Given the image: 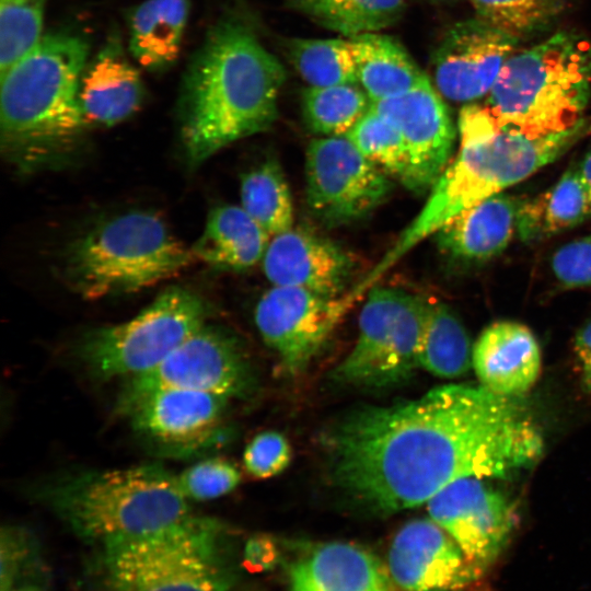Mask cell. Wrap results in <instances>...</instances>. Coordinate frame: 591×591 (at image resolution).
Masks as SVG:
<instances>
[{"label":"cell","instance_id":"obj_30","mask_svg":"<svg viewBox=\"0 0 591 591\" xmlns=\"http://www.w3.org/2000/svg\"><path fill=\"white\" fill-rule=\"evenodd\" d=\"M473 349L461 321L444 304H433L421 338L419 368L441 378H456L471 367Z\"/></svg>","mask_w":591,"mask_h":591},{"label":"cell","instance_id":"obj_39","mask_svg":"<svg viewBox=\"0 0 591 591\" xmlns=\"http://www.w3.org/2000/svg\"><path fill=\"white\" fill-rule=\"evenodd\" d=\"M27 552L25 534L18 529L8 528L1 534V589L5 591L12 584L22 555Z\"/></svg>","mask_w":591,"mask_h":591},{"label":"cell","instance_id":"obj_14","mask_svg":"<svg viewBox=\"0 0 591 591\" xmlns=\"http://www.w3.org/2000/svg\"><path fill=\"white\" fill-rule=\"evenodd\" d=\"M483 479L455 480L427 502L430 519L479 570L497 560L517 525L513 506Z\"/></svg>","mask_w":591,"mask_h":591},{"label":"cell","instance_id":"obj_38","mask_svg":"<svg viewBox=\"0 0 591 591\" xmlns=\"http://www.w3.org/2000/svg\"><path fill=\"white\" fill-rule=\"evenodd\" d=\"M555 278L567 288H591V236L573 240L552 257Z\"/></svg>","mask_w":591,"mask_h":591},{"label":"cell","instance_id":"obj_16","mask_svg":"<svg viewBox=\"0 0 591 591\" xmlns=\"http://www.w3.org/2000/svg\"><path fill=\"white\" fill-rule=\"evenodd\" d=\"M518 43L478 16L455 23L432 55L439 93L464 103L488 94Z\"/></svg>","mask_w":591,"mask_h":591},{"label":"cell","instance_id":"obj_4","mask_svg":"<svg viewBox=\"0 0 591 591\" xmlns=\"http://www.w3.org/2000/svg\"><path fill=\"white\" fill-rule=\"evenodd\" d=\"M89 44L76 33L45 34L0 72V142L22 172L61 164L81 142L85 120L79 93Z\"/></svg>","mask_w":591,"mask_h":591},{"label":"cell","instance_id":"obj_7","mask_svg":"<svg viewBox=\"0 0 591 591\" xmlns=\"http://www.w3.org/2000/svg\"><path fill=\"white\" fill-rule=\"evenodd\" d=\"M155 213L112 218L77 239L62 259L63 280L86 299L131 293L176 276L194 262Z\"/></svg>","mask_w":591,"mask_h":591},{"label":"cell","instance_id":"obj_15","mask_svg":"<svg viewBox=\"0 0 591 591\" xmlns=\"http://www.w3.org/2000/svg\"><path fill=\"white\" fill-rule=\"evenodd\" d=\"M440 95L424 73L407 92L371 104L403 136L409 161L405 186L415 193L432 188L452 155L455 128Z\"/></svg>","mask_w":591,"mask_h":591},{"label":"cell","instance_id":"obj_25","mask_svg":"<svg viewBox=\"0 0 591 591\" xmlns=\"http://www.w3.org/2000/svg\"><path fill=\"white\" fill-rule=\"evenodd\" d=\"M348 39L358 84L371 104L407 92L424 74L407 50L391 36L373 32Z\"/></svg>","mask_w":591,"mask_h":591},{"label":"cell","instance_id":"obj_12","mask_svg":"<svg viewBox=\"0 0 591 591\" xmlns=\"http://www.w3.org/2000/svg\"><path fill=\"white\" fill-rule=\"evenodd\" d=\"M306 202L327 225L359 220L389 196L387 174L364 158L346 137L310 142L305 155Z\"/></svg>","mask_w":591,"mask_h":591},{"label":"cell","instance_id":"obj_5","mask_svg":"<svg viewBox=\"0 0 591 591\" xmlns=\"http://www.w3.org/2000/svg\"><path fill=\"white\" fill-rule=\"evenodd\" d=\"M590 94L591 40L559 31L514 53L484 105L500 127L538 138L580 123Z\"/></svg>","mask_w":591,"mask_h":591},{"label":"cell","instance_id":"obj_11","mask_svg":"<svg viewBox=\"0 0 591 591\" xmlns=\"http://www.w3.org/2000/svg\"><path fill=\"white\" fill-rule=\"evenodd\" d=\"M251 385V368L235 338L205 324L158 366L131 376L121 393L119 408L123 412L162 389L208 392L230 398L243 396Z\"/></svg>","mask_w":591,"mask_h":591},{"label":"cell","instance_id":"obj_21","mask_svg":"<svg viewBox=\"0 0 591 591\" xmlns=\"http://www.w3.org/2000/svg\"><path fill=\"white\" fill-rule=\"evenodd\" d=\"M472 364L485 389L513 397L529 391L541 371V350L524 325L500 321L488 326L473 347Z\"/></svg>","mask_w":591,"mask_h":591},{"label":"cell","instance_id":"obj_36","mask_svg":"<svg viewBox=\"0 0 591 591\" xmlns=\"http://www.w3.org/2000/svg\"><path fill=\"white\" fill-rule=\"evenodd\" d=\"M176 482L187 499L209 500L232 491L241 482V473L228 460L216 457L188 467Z\"/></svg>","mask_w":591,"mask_h":591},{"label":"cell","instance_id":"obj_9","mask_svg":"<svg viewBox=\"0 0 591 591\" xmlns=\"http://www.w3.org/2000/svg\"><path fill=\"white\" fill-rule=\"evenodd\" d=\"M433 304L420 296L374 286L359 317V334L333 376L340 383L382 389L408 380Z\"/></svg>","mask_w":591,"mask_h":591},{"label":"cell","instance_id":"obj_13","mask_svg":"<svg viewBox=\"0 0 591 591\" xmlns=\"http://www.w3.org/2000/svg\"><path fill=\"white\" fill-rule=\"evenodd\" d=\"M358 301L348 290L323 296L273 286L256 304L255 323L265 343L290 374L304 370Z\"/></svg>","mask_w":591,"mask_h":591},{"label":"cell","instance_id":"obj_43","mask_svg":"<svg viewBox=\"0 0 591 591\" xmlns=\"http://www.w3.org/2000/svg\"><path fill=\"white\" fill-rule=\"evenodd\" d=\"M428 1L440 2V1H447V0H428Z\"/></svg>","mask_w":591,"mask_h":591},{"label":"cell","instance_id":"obj_28","mask_svg":"<svg viewBox=\"0 0 591 591\" xmlns=\"http://www.w3.org/2000/svg\"><path fill=\"white\" fill-rule=\"evenodd\" d=\"M291 10L347 38L381 32L403 15L407 0H282Z\"/></svg>","mask_w":591,"mask_h":591},{"label":"cell","instance_id":"obj_29","mask_svg":"<svg viewBox=\"0 0 591 591\" xmlns=\"http://www.w3.org/2000/svg\"><path fill=\"white\" fill-rule=\"evenodd\" d=\"M241 206L270 235L292 228L293 202L285 173L269 158L241 178Z\"/></svg>","mask_w":591,"mask_h":591},{"label":"cell","instance_id":"obj_37","mask_svg":"<svg viewBox=\"0 0 591 591\" xmlns=\"http://www.w3.org/2000/svg\"><path fill=\"white\" fill-rule=\"evenodd\" d=\"M291 456V447L285 436L277 431H264L247 444L243 464L251 476L266 479L285 471Z\"/></svg>","mask_w":591,"mask_h":591},{"label":"cell","instance_id":"obj_26","mask_svg":"<svg viewBox=\"0 0 591 591\" xmlns=\"http://www.w3.org/2000/svg\"><path fill=\"white\" fill-rule=\"evenodd\" d=\"M188 11V0H146L131 11L129 50L141 67L161 70L177 59Z\"/></svg>","mask_w":591,"mask_h":591},{"label":"cell","instance_id":"obj_41","mask_svg":"<svg viewBox=\"0 0 591 591\" xmlns=\"http://www.w3.org/2000/svg\"><path fill=\"white\" fill-rule=\"evenodd\" d=\"M573 354L582 387L591 393V318L577 332Z\"/></svg>","mask_w":591,"mask_h":591},{"label":"cell","instance_id":"obj_1","mask_svg":"<svg viewBox=\"0 0 591 591\" xmlns=\"http://www.w3.org/2000/svg\"><path fill=\"white\" fill-rule=\"evenodd\" d=\"M332 479L357 503L389 514L427 503L465 477H506L533 465L543 437L513 401L452 384L338 424L328 441Z\"/></svg>","mask_w":591,"mask_h":591},{"label":"cell","instance_id":"obj_22","mask_svg":"<svg viewBox=\"0 0 591 591\" xmlns=\"http://www.w3.org/2000/svg\"><path fill=\"white\" fill-rule=\"evenodd\" d=\"M520 200L498 193L464 209L437 232V242L448 255L484 262L500 254L517 231Z\"/></svg>","mask_w":591,"mask_h":591},{"label":"cell","instance_id":"obj_44","mask_svg":"<svg viewBox=\"0 0 591 591\" xmlns=\"http://www.w3.org/2000/svg\"><path fill=\"white\" fill-rule=\"evenodd\" d=\"M24 591H35V590H24Z\"/></svg>","mask_w":591,"mask_h":591},{"label":"cell","instance_id":"obj_17","mask_svg":"<svg viewBox=\"0 0 591 591\" xmlns=\"http://www.w3.org/2000/svg\"><path fill=\"white\" fill-rule=\"evenodd\" d=\"M393 583L402 591H464L480 570L432 520H413L394 536L387 556Z\"/></svg>","mask_w":591,"mask_h":591},{"label":"cell","instance_id":"obj_23","mask_svg":"<svg viewBox=\"0 0 591 591\" xmlns=\"http://www.w3.org/2000/svg\"><path fill=\"white\" fill-rule=\"evenodd\" d=\"M144 86L116 42L104 47L82 76L80 106L85 123L113 126L135 114Z\"/></svg>","mask_w":591,"mask_h":591},{"label":"cell","instance_id":"obj_18","mask_svg":"<svg viewBox=\"0 0 591 591\" xmlns=\"http://www.w3.org/2000/svg\"><path fill=\"white\" fill-rule=\"evenodd\" d=\"M262 263L273 286L329 297L347 292L354 266L350 256L331 240L293 228L273 236Z\"/></svg>","mask_w":591,"mask_h":591},{"label":"cell","instance_id":"obj_34","mask_svg":"<svg viewBox=\"0 0 591 591\" xmlns=\"http://www.w3.org/2000/svg\"><path fill=\"white\" fill-rule=\"evenodd\" d=\"M477 16L518 38L545 32L564 12L567 0H470Z\"/></svg>","mask_w":591,"mask_h":591},{"label":"cell","instance_id":"obj_24","mask_svg":"<svg viewBox=\"0 0 591 591\" xmlns=\"http://www.w3.org/2000/svg\"><path fill=\"white\" fill-rule=\"evenodd\" d=\"M269 236L242 206L223 205L209 213L192 252L215 268L243 270L263 260Z\"/></svg>","mask_w":591,"mask_h":591},{"label":"cell","instance_id":"obj_32","mask_svg":"<svg viewBox=\"0 0 591 591\" xmlns=\"http://www.w3.org/2000/svg\"><path fill=\"white\" fill-rule=\"evenodd\" d=\"M370 107L359 84L309 86L302 94L304 120L323 137H345Z\"/></svg>","mask_w":591,"mask_h":591},{"label":"cell","instance_id":"obj_10","mask_svg":"<svg viewBox=\"0 0 591 591\" xmlns=\"http://www.w3.org/2000/svg\"><path fill=\"white\" fill-rule=\"evenodd\" d=\"M207 315L198 294L171 287L131 320L88 333L79 356L96 376H135L162 362L206 324Z\"/></svg>","mask_w":591,"mask_h":591},{"label":"cell","instance_id":"obj_33","mask_svg":"<svg viewBox=\"0 0 591 591\" xmlns=\"http://www.w3.org/2000/svg\"><path fill=\"white\" fill-rule=\"evenodd\" d=\"M345 137L364 158L406 185L409 172L406 144L387 117L371 106Z\"/></svg>","mask_w":591,"mask_h":591},{"label":"cell","instance_id":"obj_8","mask_svg":"<svg viewBox=\"0 0 591 591\" xmlns=\"http://www.w3.org/2000/svg\"><path fill=\"white\" fill-rule=\"evenodd\" d=\"M222 525L188 517L161 531L103 545L107 591H231L236 571L222 547Z\"/></svg>","mask_w":591,"mask_h":591},{"label":"cell","instance_id":"obj_42","mask_svg":"<svg viewBox=\"0 0 591 591\" xmlns=\"http://www.w3.org/2000/svg\"><path fill=\"white\" fill-rule=\"evenodd\" d=\"M577 167L587 194L591 217V148L577 164Z\"/></svg>","mask_w":591,"mask_h":591},{"label":"cell","instance_id":"obj_3","mask_svg":"<svg viewBox=\"0 0 591 591\" xmlns=\"http://www.w3.org/2000/svg\"><path fill=\"white\" fill-rule=\"evenodd\" d=\"M460 149L449 163L416 218L360 282L366 294L412 248L436 233L470 206L514 185L559 159L591 135V117L571 129L545 137H529L500 127L485 105L461 108Z\"/></svg>","mask_w":591,"mask_h":591},{"label":"cell","instance_id":"obj_35","mask_svg":"<svg viewBox=\"0 0 591 591\" xmlns=\"http://www.w3.org/2000/svg\"><path fill=\"white\" fill-rule=\"evenodd\" d=\"M47 0H0V72L32 50L43 35Z\"/></svg>","mask_w":591,"mask_h":591},{"label":"cell","instance_id":"obj_20","mask_svg":"<svg viewBox=\"0 0 591 591\" xmlns=\"http://www.w3.org/2000/svg\"><path fill=\"white\" fill-rule=\"evenodd\" d=\"M290 591H393L387 566L362 546L329 542L305 549L289 567Z\"/></svg>","mask_w":591,"mask_h":591},{"label":"cell","instance_id":"obj_27","mask_svg":"<svg viewBox=\"0 0 591 591\" xmlns=\"http://www.w3.org/2000/svg\"><path fill=\"white\" fill-rule=\"evenodd\" d=\"M590 217L587 194L577 164L557 183L520 202L517 232L524 242L538 241L571 229Z\"/></svg>","mask_w":591,"mask_h":591},{"label":"cell","instance_id":"obj_2","mask_svg":"<svg viewBox=\"0 0 591 591\" xmlns=\"http://www.w3.org/2000/svg\"><path fill=\"white\" fill-rule=\"evenodd\" d=\"M286 81L282 63L236 19L211 27L184 78L181 139L189 166L271 127Z\"/></svg>","mask_w":591,"mask_h":591},{"label":"cell","instance_id":"obj_31","mask_svg":"<svg viewBox=\"0 0 591 591\" xmlns=\"http://www.w3.org/2000/svg\"><path fill=\"white\" fill-rule=\"evenodd\" d=\"M286 51L309 86L358 84L348 38H291Z\"/></svg>","mask_w":591,"mask_h":591},{"label":"cell","instance_id":"obj_19","mask_svg":"<svg viewBox=\"0 0 591 591\" xmlns=\"http://www.w3.org/2000/svg\"><path fill=\"white\" fill-rule=\"evenodd\" d=\"M229 397L200 391L162 389L128 406L141 433L167 445L192 447L210 438L219 425Z\"/></svg>","mask_w":591,"mask_h":591},{"label":"cell","instance_id":"obj_6","mask_svg":"<svg viewBox=\"0 0 591 591\" xmlns=\"http://www.w3.org/2000/svg\"><path fill=\"white\" fill-rule=\"evenodd\" d=\"M45 498L80 536L102 545L190 517L176 476L155 464L72 476L49 487Z\"/></svg>","mask_w":591,"mask_h":591},{"label":"cell","instance_id":"obj_40","mask_svg":"<svg viewBox=\"0 0 591 591\" xmlns=\"http://www.w3.org/2000/svg\"><path fill=\"white\" fill-rule=\"evenodd\" d=\"M243 560L245 567L252 571H266L278 564L280 552L271 537L255 535L245 544Z\"/></svg>","mask_w":591,"mask_h":591}]
</instances>
